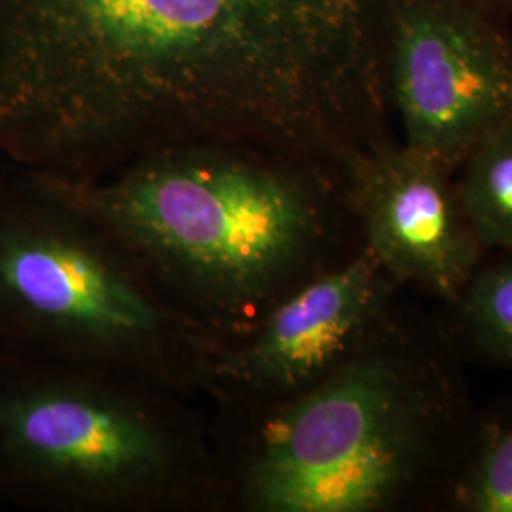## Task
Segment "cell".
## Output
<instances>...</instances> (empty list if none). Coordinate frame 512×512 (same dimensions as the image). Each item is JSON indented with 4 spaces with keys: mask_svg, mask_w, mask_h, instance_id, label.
<instances>
[{
    "mask_svg": "<svg viewBox=\"0 0 512 512\" xmlns=\"http://www.w3.org/2000/svg\"><path fill=\"white\" fill-rule=\"evenodd\" d=\"M389 0H0V165L95 181L238 143L338 177L399 141Z\"/></svg>",
    "mask_w": 512,
    "mask_h": 512,
    "instance_id": "1",
    "label": "cell"
},
{
    "mask_svg": "<svg viewBox=\"0 0 512 512\" xmlns=\"http://www.w3.org/2000/svg\"><path fill=\"white\" fill-rule=\"evenodd\" d=\"M465 366L437 313L403 296L321 384L213 406L222 512H450L480 421Z\"/></svg>",
    "mask_w": 512,
    "mask_h": 512,
    "instance_id": "2",
    "label": "cell"
},
{
    "mask_svg": "<svg viewBox=\"0 0 512 512\" xmlns=\"http://www.w3.org/2000/svg\"><path fill=\"white\" fill-rule=\"evenodd\" d=\"M37 177L120 239L220 342L365 247L340 177L251 145L162 148L95 181Z\"/></svg>",
    "mask_w": 512,
    "mask_h": 512,
    "instance_id": "3",
    "label": "cell"
},
{
    "mask_svg": "<svg viewBox=\"0 0 512 512\" xmlns=\"http://www.w3.org/2000/svg\"><path fill=\"white\" fill-rule=\"evenodd\" d=\"M109 366L0 349V501L44 512H222L209 416Z\"/></svg>",
    "mask_w": 512,
    "mask_h": 512,
    "instance_id": "4",
    "label": "cell"
},
{
    "mask_svg": "<svg viewBox=\"0 0 512 512\" xmlns=\"http://www.w3.org/2000/svg\"><path fill=\"white\" fill-rule=\"evenodd\" d=\"M220 344L103 224L0 165V349L133 372L196 399Z\"/></svg>",
    "mask_w": 512,
    "mask_h": 512,
    "instance_id": "5",
    "label": "cell"
},
{
    "mask_svg": "<svg viewBox=\"0 0 512 512\" xmlns=\"http://www.w3.org/2000/svg\"><path fill=\"white\" fill-rule=\"evenodd\" d=\"M387 82L403 145L452 175L512 122V33L471 0H389Z\"/></svg>",
    "mask_w": 512,
    "mask_h": 512,
    "instance_id": "6",
    "label": "cell"
},
{
    "mask_svg": "<svg viewBox=\"0 0 512 512\" xmlns=\"http://www.w3.org/2000/svg\"><path fill=\"white\" fill-rule=\"evenodd\" d=\"M404 291L363 247L285 296L249 332L222 342L205 399L262 408L321 384L378 336Z\"/></svg>",
    "mask_w": 512,
    "mask_h": 512,
    "instance_id": "7",
    "label": "cell"
},
{
    "mask_svg": "<svg viewBox=\"0 0 512 512\" xmlns=\"http://www.w3.org/2000/svg\"><path fill=\"white\" fill-rule=\"evenodd\" d=\"M346 196L366 249L406 289L437 304L454 298L486 256L461 209L454 175L403 141L355 160Z\"/></svg>",
    "mask_w": 512,
    "mask_h": 512,
    "instance_id": "8",
    "label": "cell"
},
{
    "mask_svg": "<svg viewBox=\"0 0 512 512\" xmlns=\"http://www.w3.org/2000/svg\"><path fill=\"white\" fill-rule=\"evenodd\" d=\"M435 313L465 365L512 374V253L488 251L461 291Z\"/></svg>",
    "mask_w": 512,
    "mask_h": 512,
    "instance_id": "9",
    "label": "cell"
},
{
    "mask_svg": "<svg viewBox=\"0 0 512 512\" xmlns=\"http://www.w3.org/2000/svg\"><path fill=\"white\" fill-rule=\"evenodd\" d=\"M454 184L484 251L512 253V122L494 129L465 156Z\"/></svg>",
    "mask_w": 512,
    "mask_h": 512,
    "instance_id": "10",
    "label": "cell"
},
{
    "mask_svg": "<svg viewBox=\"0 0 512 512\" xmlns=\"http://www.w3.org/2000/svg\"><path fill=\"white\" fill-rule=\"evenodd\" d=\"M450 512H512V404L480 410L475 446Z\"/></svg>",
    "mask_w": 512,
    "mask_h": 512,
    "instance_id": "11",
    "label": "cell"
},
{
    "mask_svg": "<svg viewBox=\"0 0 512 512\" xmlns=\"http://www.w3.org/2000/svg\"><path fill=\"white\" fill-rule=\"evenodd\" d=\"M478 8L488 12L490 16L509 23L512 21V0H471Z\"/></svg>",
    "mask_w": 512,
    "mask_h": 512,
    "instance_id": "12",
    "label": "cell"
}]
</instances>
